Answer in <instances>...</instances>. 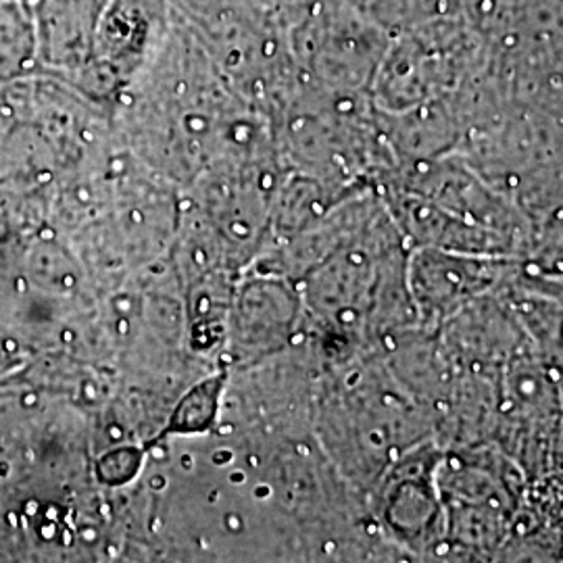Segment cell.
Segmentation results:
<instances>
[{"label": "cell", "instance_id": "1", "mask_svg": "<svg viewBox=\"0 0 563 563\" xmlns=\"http://www.w3.org/2000/svg\"><path fill=\"white\" fill-rule=\"evenodd\" d=\"M41 71L36 23L23 0H0V84Z\"/></svg>", "mask_w": 563, "mask_h": 563}]
</instances>
